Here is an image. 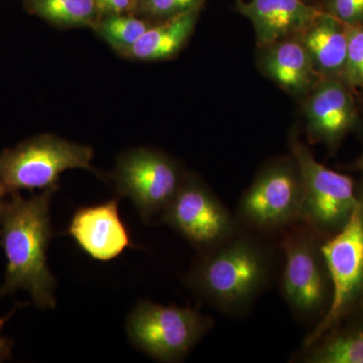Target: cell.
<instances>
[{
    "mask_svg": "<svg viewBox=\"0 0 363 363\" xmlns=\"http://www.w3.org/2000/svg\"><path fill=\"white\" fill-rule=\"evenodd\" d=\"M272 271L269 248L238 231L225 242L202 252L187 283L209 304L235 314L250 307L267 286Z\"/></svg>",
    "mask_w": 363,
    "mask_h": 363,
    "instance_id": "obj_2",
    "label": "cell"
},
{
    "mask_svg": "<svg viewBox=\"0 0 363 363\" xmlns=\"http://www.w3.org/2000/svg\"><path fill=\"white\" fill-rule=\"evenodd\" d=\"M322 9L344 25L363 23V0H324Z\"/></svg>",
    "mask_w": 363,
    "mask_h": 363,
    "instance_id": "obj_22",
    "label": "cell"
},
{
    "mask_svg": "<svg viewBox=\"0 0 363 363\" xmlns=\"http://www.w3.org/2000/svg\"><path fill=\"white\" fill-rule=\"evenodd\" d=\"M348 43L342 81L350 88H363V23L347 26Z\"/></svg>",
    "mask_w": 363,
    "mask_h": 363,
    "instance_id": "obj_20",
    "label": "cell"
},
{
    "mask_svg": "<svg viewBox=\"0 0 363 363\" xmlns=\"http://www.w3.org/2000/svg\"><path fill=\"white\" fill-rule=\"evenodd\" d=\"M30 9L61 25H89L98 13L95 0H28Z\"/></svg>",
    "mask_w": 363,
    "mask_h": 363,
    "instance_id": "obj_18",
    "label": "cell"
},
{
    "mask_svg": "<svg viewBox=\"0 0 363 363\" xmlns=\"http://www.w3.org/2000/svg\"><path fill=\"white\" fill-rule=\"evenodd\" d=\"M262 49L259 66L262 72L291 94L308 95L323 78L298 35Z\"/></svg>",
    "mask_w": 363,
    "mask_h": 363,
    "instance_id": "obj_14",
    "label": "cell"
},
{
    "mask_svg": "<svg viewBox=\"0 0 363 363\" xmlns=\"http://www.w3.org/2000/svg\"><path fill=\"white\" fill-rule=\"evenodd\" d=\"M149 23L125 14H111L97 25L100 35L118 51L135 44L150 28Z\"/></svg>",
    "mask_w": 363,
    "mask_h": 363,
    "instance_id": "obj_19",
    "label": "cell"
},
{
    "mask_svg": "<svg viewBox=\"0 0 363 363\" xmlns=\"http://www.w3.org/2000/svg\"><path fill=\"white\" fill-rule=\"evenodd\" d=\"M6 196V191L4 189V185H2L1 182H0V202L4 200V198Z\"/></svg>",
    "mask_w": 363,
    "mask_h": 363,
    "instance_id": "obj_25",
    "label": "cell"
},
{
    "mask_svg": "<svg viewBox=\"0 0 363 363\" xmlns=\"http://www.w3.org/2000/svg\"><path fill=\"white\" fill-rule=\"evenodd\" d=\"M160 218L201 252L218 247L238 231V222L228 209L192 177H185Z\"/></svg>",
    "mask_w": 363,
    "mask_h": 363,
    "instance_id": "obj_10",
    "label": "cell"
},
{
    "mask_svg": "<svg viewBox=\"0 0 363 363\" xmlns=\"http://www.w3.org/2000/svg\"><path fill=\"white\" fill-rule=\"evenodd\" d=\"M357 168L359 169V171L363 174V152L362 157H360V159L358 160Z\"/></svg>",
    "mask_w": 363,
    "mask_h": 363,
    "instance_id": "obj_26",
    "label": "cell"
},
{
    "mask_svg": "<svg viewBox=\"0 0 363 363\" xmlns=\"http://www.w3.org/2000/svg\"><path fill=\"white\" fill-rule=\"evenodd\" d=\"M140 1V0H133V2H135V4H136V2Z\"/></svg>",
    "mask_w": 363,
    "mask_h": 363,
    "instance_id": "obj_28",
    "label": "cell"
},
{
    "mask_svg": "<svg viewBox=\"0 0 363 363\" xmlns=\"http://www.w3.org/2000/svg\"><path fill=\"white\" fill-rule=\"evenodd\" d=\"M98 13L104 16L123 14L130 11L135 6L133 0H95Z\"/></svg>",
    "mask_w": 363,
    "mask_h": 363,
    "instance_id": "obj_23",
    "label": "cell"
},
{
    "mask_svg": "<svg viewBox=\"0 0 363 363\" xmlns=\"http://www.w3.org/2000/svg\"><path fill=\"white\" fill-rule=\"evenodd\" d=\"M301 362L363 363V320L339 324L304 347Z\"/></svg>",
    "mask_w": 363,
    "mask_h": 363,
    "instance_id": "obj_17",
    "label": "cell"
},
{
    "mask_svg": "<svg viewBox=\"0 0 363 363\" xmlns=\"http://www.w3.org/2000/svg\"><path fill=\"white\" fill-rule=\"evenodd\" d=\"M113 179L118 198H130L147 222L161 216L185 177L169 157L156 150L138 149L119 157Z\"/></svg>",
    "mask_w": 363,
    "mask_h": 363,
    "instance_id": "obj_9",
    "label": "cell"
},
{
    "mask_svg": "<svg viewBox=\"0 0 363 363\" xmlns=\"http://www.w3.org/2000/svg\"><path fill=\"white\" fill-rule=\"evenodd\" d=\"M290 145L304 190L300 222L326 240L350 221L360 201L362 187L357 189L350 176L318 162L296 136L291 138Z\"/></svg>",
    "mask_w": 363,
    "mask_h": 363,
    "instance_id": "obj_4",
    "label": "cell"
},
{
    "mask_svg": "<svg viewBox=\"0 0 363 363\" xmlns=\"http://www.w3.org/2000/svg\"><path fill=\"white\" fill-rule=\"evenodd\" d=\"M67 233L93 259L109 262L126 248L135 247L118 212V199L81 207L74 213Z\"/></svg>",
    "mask_w": 363,
    "mask_h": 363,
    "instance_id": "obj_12",
    "label": "cell"
},
{
    "mask_svg": "<svg viewBox=\"0 0 363 363\" xmlns=\"http://www.w3.org/2000/svg\"><path fill=\"white\" fill-rule=\"evenodd\" d=\"M303 198L302 178L293 157L274 162L241 196L238 218L257 233L284 231L300 222Z\"/></svg>",
    "mask_w": 363,
    "mask_h": 363,
    "instance_id": "obj_8",
    "label": "cell"
},
{
    "mask_svg": "<svg viewBox=\"0 0 363 363\" xmlns=\"http://www.w3.org/2000/svg\"><path fill=\"white\" fill-rule=\"evenodd\" d=\"M307 130L312 143L331 152L354 130L358 111L350 87L337 78H322L308 94L305 105Z\"/></svg>",
    "mask_w": 363,
    "mask_h": 363,
    "instance_id": "obj_11",
    "label": "cell"
},
{
    "mask_svg": "<svg viewBox=\"0 0 363 363\" xmlns=\"http://www.w3.org/2000/svg\"><path fill=\"white\" fill-rule=\"evenodd\" d=\"M307 2H310V4H312V1H316V0H306Z\"/></svg>",
    "mask_w": 363,
    "mask_h": 363,
    "instance_id": "obj_27",
    "label": "cell"
},
{
    "mask_svg": "<svg viewBox=\"0 0 363 363\" xmlns=\"http://www.w3.org/2000/svg\"><path fill=\"white\" fill-rule=\"evenodd\" d=\"M298 37L322 77L342 80L347 55V26L324 11Z\"/></svg>",
    "mask_w": 363,
    "mask_h": 363,
    "instance_id": "obj_15",
    "label": "cell"
},
{
    "mask_svg": "<svg viewBox=\"0 0 363 363\" xmlns=\"http://www.w3.org/2000/svg\"><path fill=\"white\" fill-rule=\"evenodd\" d=\"M235 7L252 23L260 49L302 35L324 11L306 0H235Z\"/></svg>",
    "mask_w": 363,
    "mask_h": 363,
    "instance_id": "obj_13",
    "label": "cell"
},
{
    "mask_svg": "<svg viewBox=\"0 0 363 363\" xmlns=\"http://www.w3.org/2000/svg\"><path fill=\"white\" fill-rule=\"evenodd\" d=\"M324 238L298 223L283 231L279 247L285 257L281 292L300 319L318 322L330 307L332 284L322 252Z\"/></svg>",
    "mask_w": 363,
    "mask_h": 363,
    "instance_id": "obj_3",
    "label": "cell"
},
{
    "mask_svg": "<svg viewBox=\"0 0 363 363\" xmlns=\"http://www.w3.org/2000/svg\"><path fill=\"white\" fill-rule=\"evenodd\" d=\"M93 150L54 135H39L0 154V182L7 194L58 187L67 169L91 166Z\"/></svg>",
    "mask_w": 363,
    "mask_h": 363,
    "instance_id": "obj_6",
    "label": "cell"
},
{
    "mask_svg": "<svg viewBox=\"0 0 363 363\" xmlns=\"http://www.w3.org/2000/svg\"><path fill=\"white\" fill-rule=\"evenodd\" d=\"M58 187L30 198L11 193L0 202V241L6 257L0 298L18 290L30 293L40 309L56 307V279L47 262V250L54 236L50 202Z\"/></svg>",
    "mask_w": 363,
    "mask_h": 363,
    "instance_id": "obj_1",
    "label": "cell"
},
{
    "mask_svg": "<svg viewBox=\"0 0 363 363\" xmlns=\"http://www.w3.org/2000/svg\"><path fill=\"white\" fill-rule=\"evenodd\" d=\"M213 326L211 318L191 308L140 301L128 315L126 330L131 343L162 362L187 357Z\"/></svg>",
    "mask_w": 363,
    "mask_h": 363,
    "instance_id": "obj_7",
    "label": "cell"
},
{
    "mask_svg": "<svg viewBox=\"0 0 363 363\" xmlns=\"http://www.w3.org/2000/svg\"><path fill=\"white\" fill-rule=\"evenodd\" d=\"M206 0H140L143 13L162 21L189 11H200Z\"/></svg>",
    "mask_w": 363,
    "mask_h": 363,
    "instance_id": "obj_21",
    "label": "cell"
},
{
    "mask_svg": "<svg viewBox=\"0 0 363 363\" xmlns=\"http://www.w3.org/2000/svg\"><path fill=\"white\" fill-rule=\"evenodd\" d=\"M332 284L328 311L306 338L311 345L346 318L363 309V185L357 209L345 226L322 243Z\"/></svg>",
    "mask_w": 363,
    "mask_h": 363,
    "instance_id": "obj_5",
    "label": "cell"
},
{
    "mask_svg": "<svg viewBox=\"0 0 363 363\" xmlns=\"http://www.w3.org/2000/svg\"><path fill=\"white\" fill-rule=\"evenodd\" d=\"M21 307H23V304H18L6 316L0 317V362H7V360H11L13 358L14 342L11 339L4 337L1 335V331L4 329V325L9 321V318L13 316L16 310Z\"/></svg>",
    "mask_w": 363,
    "mask_h": 363,
    "instance_id": "obj_24",
    "label": "cell"
},
{
    "mask_svg": "<svg viewBox=\"0 0 363 363\" xmlns=\"http://www.w3.org/2000/svg\"><path fill=\"white\" fill-rule=\"evenodd\" d=\"M199 11H189L150 26L125 52L143 61L169 59L180 51L194 30Z\"/></svg>",
    "mask_w": 363,
    "mask_h": 363,
    "instance_id": "obj_16",
    "label": "cell"
}]
</instances>
